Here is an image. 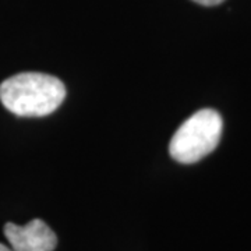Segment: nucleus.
I'll return each mask as SVG.
<instances>
[{
	"label": "nucleus",
	"mask_w": 251,
	"mask_h": 251,
	"mask_svg": "<svg viewBox=\"0 0 251 251\" xmlns=\"http://www.w3.org/2000/svg\"><path fill=\"white\" fill-rule=\"evenodd\" d=\"M198 4H202V6H216V4H221L225 0H193Z\"/></svg>",
	"instance_id": "20e7f679"
},
{
	"label": "nucleus",
	"mask_w": 251,
	"mask_h": 251,
	"mask_svg": "<svg viewBox=\"0 0 251 251\" xmlns=\"http://www.w3.org/2000/svg\"><path fill=\"white\" fill-rule=\"evenodd\" d=\"M64 98V84L45 73H20L0 84V102L20 117L48 116L62 105Z\"/></svg>",
	"instance_id": "f257e3e1"
},
{
	"label": "nucleus",
	"mask_w": 251,
	"mask_h": 251,
	"mask_svg": "<svg viewBox=\"0 0 251 251\" xmlns=\"http://www.w3.org/2000/svg\"><path fill=\"white\" fill-rule=\"evenodd\" d=\"M3 232L14 251H53L57 246V236L42 219H32L24 226L9 222Z\"/></svg>",
	"instance_id": "7ed1b4c3"
},
{
	"label": "nucleus",
	"mask_w": 251,
	"mask_h": 251,
	"mask_svg": "<svg viewBox=\"0 0 251 251\" xmlns=\"http://www.w3.org/2000/svg\"><path fill=\"white\" fill-rule=\"evenodd\" d=\"M0 251H14L13 249H9L7 246H4V244H1L0 243Z\"/></svg>",
	"instance_id": "39448f33"
},
{
	"label": "nucleus",
	"mask_w": 251,
	"mask_h": 251,
	"mask_svg": "<svg viewBox=\"0 0 251 251\" xmlns=\"http://www.w3.org/2000/svg\"><path fill=\"white\" fill-rule=\"evenodd\" d=\"M224 120L214 109H201L181 123L169 144V153L180 163H196L219 144Z\"/></svg>",
	"instance_id": "f03ea898"
}]
</instances>
